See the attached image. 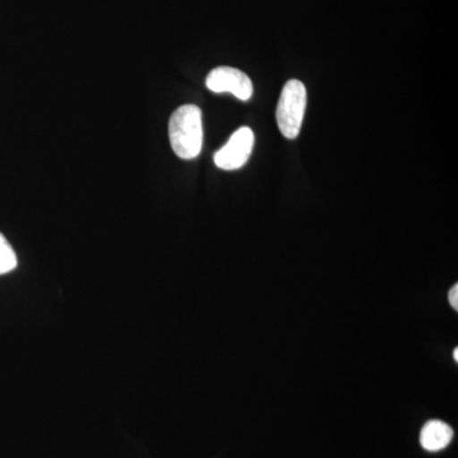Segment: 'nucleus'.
Masks as SVG:
<instances>
[{"label": "nucleus", "mask_w": 458, "mask_h": 458, "mask_svg": "<svg viewBox=\"0 0 458 458\" xmlns=\"http://www.w3.org/2000/svg\"><path fill=\"white\" fill-rule=\"evenodd\" d=\"M448 300H450L452 309H454V311H457V310H458V285L457 284L452 286L450 294H448Z\"/></svg>", "instance_id": "0eeeda50"}, {"label": "nucleus", "mask_w": 458, "mask_h": 458, "mask_svg": "<svg viewBox=\"0 0 458 458\" xmlns=\"http://www.w3.org/2000/svg\"><path fill=\"white\" fill-rule=\"evenodd\" d=\"M454 360L458 361V348L454 349Z\"/></svg>", "instance_id": "6e6552de"}, {"label": "nucleus", "mask_w": 458, "mask_h": 458, "mask_svg": "<svg viewBox=\"0 0 458 458\" xmlns=\"http://www.w3.org/2000/svg\"><path fill=\"white\" fill-rule=\"evenodd\" d=\"M168 135L174 155L181 159H194L203 148V116L197 105H183L172 114Z\"/></svg>", "instance_id": "f257e3e1"}, {"label": "nucleus", "mask_w": 458, "mask_h": 458, "mask_svg": "<svg viewBox=\"0 0 458 458\" xmlns=\"http://www.w3.org/2000/svg\"><path fill=\"white\" fill-rule=\"evenodd\" d=\"M18 265L17 255L7 238L0 233V276L11 273Z\"/></svg>", "instance_id": "423d86ee"}, {"label": "nucleus", "mask_w": 458, "mask_h": 458, "mask_svg": "<svg viewBox=\"0 0 458 458\" xmlns=\"http://www.w3.org/2000/svg\"><path fill=\"white\" fill-rule=\"evenodd\" d=\"M207 87L214 93H232L241 101H247L254 93V86L249 75L231 66L213 69L207 77Z\"/></svg>", "instance_id": "20e7f679"}, {"label": "nucleus", "mask_w": 458, "mask_h": 458, "mask_svg": "<svg viewBox=\"0 0 458 458\" xmlns=\"http://www.w3.org/2000/svg\"><path fill=\"white\" fill-rule=\"evenodd\" d=\"M454 438V430L441 420L428 421L420 433V445L429 452L441 451L450 445Z\"/></svg>", "instance_id": "39448f33"}, {"label": "nucleus", "mask_w": 458, "mask_h": 458, "mask_svg": "<svg viewBox=\"0 0 458 458\" xmlns=\"http://www.w3.org/2000/svg\"><path fill=\"white\" fill-rule=\"evenodd\" d=\"M255 135L251 129L243 126L233 132L227 144L214 156V164L225 171L243 167L254 149Z\"/></svg>", "instance_id": "7ed1b4c3"}, {"label": "nucleus", "mask_w": 458, "mask_h": 458, "mask_svg": "<svg viewBox=\"0 0 458 458\" xmlns=\"http://www.w3.org/2000/svg\"><path fill=\"white\" fill-rule=\"evenodd\" d=\"M306 107V87L301 81H288L283 87L276 107V123L280 132L286 140H293L300 135Z\"/></svg>", "instance_id": "f03ea898"}]
</instances>
